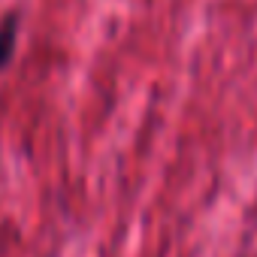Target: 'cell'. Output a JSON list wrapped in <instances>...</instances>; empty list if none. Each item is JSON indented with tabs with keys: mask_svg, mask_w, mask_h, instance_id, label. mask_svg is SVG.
I'll list each match as a JSON object with an SVG mask.
<instances>
[{
	"mask_svg": "<svg viewBox=\"0 0 257 257\" xmlns=\"http://www.w3.org/2000/svg\"><path fill=\"white\" fill-rule=\"evenodd\" d=\"M19 28H22V16L19 13H7L0 19V73L7 70L13 52H16V40H19Z\"/></svg>",
	"mask_w": 257,
	"mask_h": 257,
	"instance_id": "cell-1",
	"label": "cell"
}]
</instances>
